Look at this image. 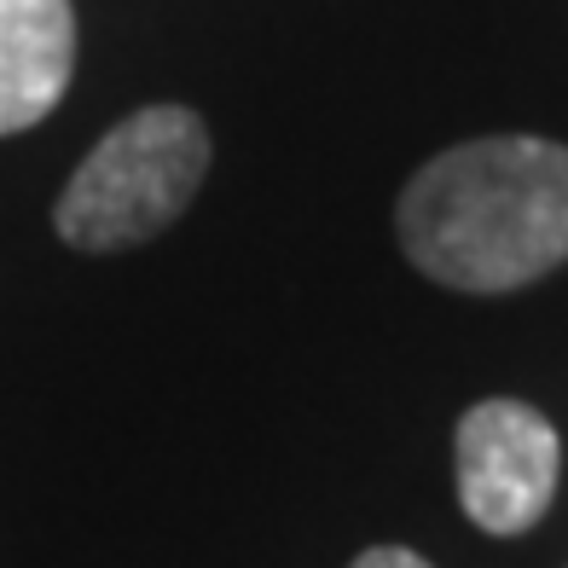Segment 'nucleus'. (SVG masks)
<instances>
[{"label": "nucleus", "mask_w": 568, "mask_h": 568, "mask_svg": "<svg viewBox=\"0 0 568 568\" xmlns=\"http://www.w3.org/2000/svg\"><path fill=\"white\" fill-rule=\"evenodd\" d=\"M400 250L447 291H516L568 262V145L534 134L470 140L400 192Z\"/></svg>", "instance_id": "1"}, {"label": "nucleus", "mask_w": 568, "mask_h": 568, "mask_svg": "<svg viewBox=\"0 0 568 568\" xmlns=\"http://www.w3.org/2000/svg\"><path fill=\"white\" fill-rule=\"evenodd\" d=\"M210 174V128L186 105L122 116L99 140L53 210L59 239L75 250H134L169 232Z\"/></svg>", "instance_id": "2"}, {"label": "nucleus", "mask_w": 568, "mask_h": 568, "mask_svg": "<svg viewBox=\"0 0 568 568\" xmlns=\"http://www.w3.org/2000/svg\"><path fill=\"white\" fill-rule=\"evenodd\" d=\"M458 499L487 534H528L551 510L562 447L557 429L523 400H481L458 424Z\"/></svg>", "instance_id": "3"}, {"label": "nucleus", "mask_w": 568, "mask_h": 568, "mask_svg": "<svg viewBox=\"0 0 568 568\" xmlns=\"http://www.w3.org/2000/svg\"><path fill=\"white\" fill-rule=\"evenodd\" d=\"M75 12L70 0H0V134H23L70 88Z\"/></svg>", "instance_id": "4"}, {"label": "nucleus", "mask_w": 568, "mask_h": 568, "mask_svg": "<svg viewBox=\"0 0 568 568\" xmlns=\"http://www.w3.org/2000/svg\"><path fill=\"white\" fill-rule=\"evenodd\" d=\"M354 568H429V562H424L418 551H406V546H372Z\"/></svg>", "instance_id": "5"}]
</instances>
